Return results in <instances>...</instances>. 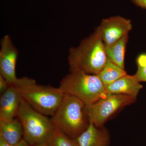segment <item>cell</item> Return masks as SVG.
Listing matches in <instances>:
<instances>
[{"mask_svg": "<svg viewBox=\"0 0 146 146\" xmlns=\"http://www.w3.org/2000/svg\"><path fill=\"white\" fill-rule=\"evenodd\" d=\"M0 146H13L9 143L2 136H0Z\"/></svg>", "mask_w": 146, "mask_h": 146, "instance_id": "19", "label": "cell"}, {"mask_svg": "<svg viewBox=\"0 0 146 146\" xmlns=\"http://www.w3.org/2000/svg\"><path fill=\"white\" fill-rule=\"evenodd\" d=\"M137 72L134 76L138 81L146 82V54L140 55L137 59Z\"/></svg>", "mask_w": 146, "mask_h": 146, "instance_id": "16", "label": "cell"}, {"mask_svg": "<svg viewBox=\"0 0 146 146\" xmlns=\"http://www.w3.org/2000/svg\"><path fill=\"white\" fill-rule=\"evenodd\" d=\"M17 117L23 129V139L31 146L48 142L55 127L51 119L32 108L22 98Z\"/></svg>", "mask_w": 146, "mask_h": 146, "instance_id": "5", "label": "cell"}, {"mask_svg": "<svg viewBox=\"0 0 146 146\" xmlns=\"http://www.w3.org/2000/svg\"><path fill=\"white\" fill-rule=\"evenodd\" d=\"M85 105L76 97L64 94L60 105L51 120L55 127L69 137L77 138L89 125Z\"/></svg>", "mask_w": 146, "mask_h": 146, "instance_id": "3", "label": "cell"}, {"mask_svg": "<svg viewBox=\"0 0 146 146\" xmlns=\"http://www.w3.org/2000/svg\"><path fill=\"white\" fill-rule=\"evenodd\" d=\"M34 146H49L48 144V142H46V143H42L38 144Z\"/></svg>", "mask_w": 146, "mask_h": 146, "instance_id": "21", "label": "cell"}, {"mask_svg": "<svg viewBox=\"0 0 146 146\" xmlns=\"http://www.w3.org/2000/svg\"><path fill=\"white\" fill-rule=\"evenodd\" d=\"M131 1L138 7L146 9V0H131Z\"/></svg>", "mask_w": 146, "mask_h": 146, "instance_id": "18", "label": "cell"}, {"mask_svg": "<svg viewBox=\"0 0 146 146\" xmlns=\"http://www.w3.org/2000/svg\"><path fill=\"white\" fill-rule=\"evenodd\" d=\"M128 39V35L112 45H105L106 52L108 59L124 70H125L124 59L126 47Z\"/></svg>", "mask_w": 146, "mask_h": 146, "instance_id": "13", "label": "cell"}, {"mask_svg": "<svg viewBox=\"0 0 146 146\" xmlns=\"http://www.w3.org/2000/svg\"><path fill=\"white\" fill-rule=\"evenodd\" d=\"M108 58L99 26L78 46L69 50L70 72H80L98 75L104 68Z\"/></svg>", "mask_w": 146, "mask_h": 146, "instance_id": "1", "label": "cell"}, {"mask_svg": "<svg viewBox=\"0 0 146 146\" xmlns=\"http://www.w3.org/2000/svg\"><path fill=\"white\" fill-rule=\"evenodd\" d=\"M143 88L134 75H126L109 85L105 86L106 94H122L136 98Z\"/></svg>", "mask_w": 146, "mask_h": 146, "instance_id": "11", "label": "cell"}, {"mask_svg": "<svg viewBox=\"0 0 146 146\" xmlns=\"http://www.w3.org/2000/svg\"><path fill=\"white\" fill-rule=\"evenodd\" d=\"M136 98L122 94H107L93 104L85 106V113L89 122L97 127H102L116 111L133 103Z\"/></svg>", "mask_w": 146, "mask_h": 146, "instance_id": "6", "label": "cell"}, {"mask_svg": "<svg viewBox=\"0 0 146 146\" xmlns=\"http://www.w3.org/2000/svg\"><path fill=\"white\" fill-rule=\"evenodd\" d=\"M23 129L18 118L12 119H0V136L13 146L23 138Z\"/></svg>", "mask_w": 146, "mask_h": 146, "instance_id": "12", "label": "cell"}, {"mask_svg": "<svg viewBox=\"0 0 146 146\" xmlns=\"http://www.w3.org/2000/svg\"><path fill=\"white\" fill-rule=\"evenodd\" d=\"M47 142L49 146H80L76 138L69 137L55 127Z\"/></svg>", "mask_w": 146, "mask_h": 146, "instance_id": "15", "label": "cell"}, {"mask_svg": "<svg viewBox=\"0 0 146 146\" xmlns=\"http://www.w3.org/2000/svg\"><path fill=\"white\" fill-rule=\"evenodd\" d=\"M76 139L80 146H109L110 141L109 133L106 128L97 127L91 122Z\"/></svg>", "mask_w": 146, "mask_h": 146, "instance_id": "10", "label": "cell"}, {"mask_svg": "<svg viewBox=\"0 0 146 146\" xmlns=\"http://www.w3.org/2000/svg\"><path fill=\"white\" fill-rule=\"evenodd\" d=\"M15 146H31L28 144L27 142L25 141V140L23 138L21 142H19L17 145Z\"/></svg>", "mask_w": 146, "mask_h": 146, "instance_id": "20", "label": "cell"}, {"mask_svg": "<svg viewBox=\"0 0 146 146\" xmlns=\"http://www.w3.org/2000/svg\"><path fill=\"white\" fill-rule=\"evenodd\" d=\"M9 85L4 78L0 75V94H3L9 87Z\"/></svg>", "mask_w": 146, "mask_h": 146, "instance_id": "17", "label": "cell"}, {"mask_svg": "<svg viewBox=\"0 0 146 146\" xmlns=\"http://www.w3.org/2000/svg\"><path fill=\"white\" fill-rule=\"evenodd\" d=\"M13 85L32 108L46 116L54 114L64 96L58 87L40 85L27 77L18 78Z\"/></svg>", "mask_w": 146, "mask_h": 146, "instance_id": "2", "label": "cell"}, {"mask_svg": "<svg viewBox=\"0 0 146 146\" xmlns=\"http://www.w3.org/2000/svg\"><path fill=\"white\" fill-rule=\"evenodd\" d=\"M22 98L14 85L1 95L0 98V119L8 120L17 117Z\"/></svg>", "mask_w": 146, "mask_h": 146, "instance_id": "9", "label": "cell"}, {"mask_svg": "<svg viewBox=\"0 0 146 146\" xmlns=\"http://www.w3.org/2000/svg\"><path fill=\"white\" fill-rule=\"evenodd\" d=\"M1 46L0 75L5 79L9 86L13 85L18 79L16 68L18 51L8 35L2 39Z\"/></svg>", "mask_w": 146, "mask_h": 146, "instance_id": "7", "label": "cell"}, {"mask_svg": "<svg viewBox=\"0 0 146 146\" xmlns=\"http://www.w3.org/2000/svg\"><path fill=\"white\" fill-rule=\"evenodd\" d=\"M64 94L76 97L89 105L106 96L105 86L96 75L80 72H70L58 87Z\"/></svg>", "mask_w": 146, "mask_h": 146, "instance_id": "4", "label": "cell"}, {"mask_svg": "<svg viewBox=\"0 0 146 146\" xmlns=\"http://www.w3.org/2000/svg\"><path fill=\"white\" fill-rule=\"evenodd\" d=\"M99 27L105 45L110 46L128 35L132 26L130 20L118 16L102 19Z\"/></svg>", "mask_w": 146, "mask_h": 146, "instance_id": "8", "label": "cell"}, {"mask_svg": "<svg viewBox=\"0 0 146 146\" xmlns=\"http://www.w3.org/2000/svg\"><path fill=\"white\" fill-rule=\"evenodd\" d=\"M127 74L125 70L120 68L108 58L104 68L97 75L106 86Z\"/></svg>", "mask_w": 146, "mask_h": 146, "instance_id": "14", "label": "cell"}]
</instances>
